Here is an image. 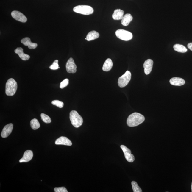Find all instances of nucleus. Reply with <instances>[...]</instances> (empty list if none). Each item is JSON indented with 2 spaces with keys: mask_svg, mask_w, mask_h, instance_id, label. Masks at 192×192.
<instances>
[{
  "mask_svg": "<svg viewBox=\"0 0 192 192\" xmlns=\"http://www.w3.org/2000/svg\"><path fill=\"white\" fill-rule=\"evenodd\" d=\"M57 145H64L71 146L72 145L71 141L66 137L61 136L57 139L55 142Z\"/></svg>",
  "mask_w": 192,
  "mask_h": 192,
  "instance_id": "f8f14e48",
  "label": "nucleus"
},
{
  "mask_svg": "<svg viewBox=\"0 0 192 192\" xmlns=\"http://www.w3.org/2000/svg\"><path fill=\"white\" fill-rule=\"evenodd\" d=\"M54 191L55 192H68V191L65 187H61L59 188H55Z\"/></svg>",
  "mask_w": 192,
  "mask_h": 192,
  "instance_id": "cd10ccee",
  "label": "nucleus"
},
{
  "mask_svg": "<svg viewBox=\"0 0 192 192\" xmlns=\"http://www.w3.org/2000/svg\"><path fill=\"white\" fill-rule=\"evenodd\" d=\"M41 119L43 122L46 123H50L51 122V120L50 117L46 114L42 113L41 115Z\"/></svg>",
  "mask_w": 192,
  "mask_h": 192,
  "instance_id": "b1692460",
  "label": "nucleus"
},
{
  "mask_svg": "<svg viewBox=\"0 0 192 192\" xmlns=\"http://www.w3.org/2000/svg\"><path fill=\"white\" fill-rule=\"evenodd\" d=\"M66 68L67 72L74 74L77 71V66L75 63L74 60L70 58L66 64Z\"/></svg>",
  "mask_w": 192,
  "mask_h": 192,
  "instance_id": "6e6552de",
  "label": "nucleus"
},
{
  "mask_svg": "<svg viewBox=\"0 0 192 192\" xmlns=\"http://www.w3.org/2000/svg\"><path fill=\"white\" fill-rule=\"evenodd\" d=\"M58 60H55L52 65L50 67V68L52 70H57L59 68V65L58 64Z\"/></svg>",
  "mask_w": 192,
  "mask_h": 192,
  "instance_id": "a878e982",
  "label": "nucleus"
},
{
  "mask_svg": "<svg viewBox=\"0 0 192 192\" xmlns=\"http://www.w3.org/2000/svg\"><path fill=\"white\" fill-rule=\"evenodd\" d=\"M13 127V125L12 124H9L5 126L4 127L1 132L2 138H5L8 137L11 133Z\"/></svg>",
  "mask_w": 192,
  "mask_h": 192,
  "instance_id": "9d476101",
  "label": "nucleus"
},
{
  "mask_svg": "<svg viewBox=\"0 0 192 192\" xmlns=\"http://www.w3.org/2000/svg\"><path fill=\"white\" fill-rule=\"evenodd\" d=\"M170 83L171 85L175 86H182L184 85L185 82L183 79L179 77H173L170 79Z\"/></svg>",
  "mask_w": 192,
  "mask_h": 192,
  "instance_id": "dca6fc26",
  "label": "nucleus"
},
{
  "mask_svg": "<svg viewBox=\"0 0 192 192\" xmlns=\"http://www.w3.org/2000/svg\"><path fill=\"white\" fill-rule=\"evenodd\" d=\"M21 42L24 45L28 46V48L30 49H36L38 46L37 43H32L30 38L28 37L23 38L21 40Z\"/></svg>",
  "mask_w": 192,
  "mask_h": 192,
  "instance_id": "ddd939ff",
  "label": "nucleus"
},
{
  "mask_svg": "<svg viewBox=\"0 0 192 192\" xmlns=\"http://www.w3.org/2000/svg\"><path fill=\"white\" fill-rule=\"evenodd\" d=\"M74 11L85 15H89L92 14L94 12V10L90 6L86 5H79L74 7Z\"/></svg>",
  "mask_w": 192,
  "mask_h": 192,
  "instance_id": "20e7f679",
  "label": "nucleus"
},
{
  "mask_svg": "<svg viewBox=\"0 0 192 192\" xmlns=\"http://www.w3.org/2000/svg\"><path fill=\"white\" fill-rule=\"evenodd\" d=\"M33 157V153L31 150H27L24 154L22 158L19 160V162H27L30 161Z\"/></svg>",
  "mask_w": 192,
  "mask_h": 192,
  "instance_id": "4468645a",
  "label": "nucleus"
},
{
  "mask_svg": "<svg viewBox=\"0 0 192 192\" xmlns=\"http://www.w3.org/2000/svg\"><path fill=\"white\" fill-rule=\"evenodd\" d=\"M174 49L175 51L180 53H185L187 52L188 50L185 46L182 45L176 44L173 46Z\"/></svg>",
  "mask_w": 192,
  "mask_h": 192,
  "instance_id": "412c9836",
  "label": "nucleus"
},
{
  "mask_svg": "<svg viewBox=\"0 0 192 192\" xmlns=\"http://www.w3.org/2000/svg\"><path fill=\"white\" fill-rule=\"evenodd\" d=\"M188 48H189L190 50H191L192 51V43H188Z\"/></svg>",
  "mask_w": 192,
  "mask_h": 192,
  "instance_id": "c85d7f7f",
  "label": "nucleus"
},
{
  "mask_svg": "<svg viewBox=\"0 0 192 192\" xmlns=\"http://www.w3.org/2000/svg\"><path fill=\"white\" fill-rule=\"evenodd\" d=\"M153 61L151 59H148L144 62L143 64L144 72L146 75L150 74L152 70Z\"/></svg>",
  "mask_w": 192,
  "mask_h": 192,
  "instance_id": "9b49d317",
  "label": "nucleus"
},
{
  "mask_svg": "<svg viewBox=\"0 0 192 192\" xmlns=\"http://www.w3.org/2000/svg\"><path fill=\"white\" fill-rule=\"evenodd\" d=\"M15 52L17 54L20 58L23 61H26L30 59V56L24 54L23 52V49L21 47H18L15 50Z\"/></svg>",
  "mask_w": 192,
  "mask_h": 192,
  "instance_id": "2eb2a0df",
  "label": "nucleus"
},
{
  "mask_svg": "<svg viewBox=\"0 0 192 192\" xmlns=\"http://www.w3.org/2000/svg\"><path fill=\"white\" fill-rule=\"evenodd\" d=\"M11 15L14 19L22 23H25L27 21V18L24 15L18 11H13L11 13Z\"/></svg>",
  "mask_w": 192,
  "mask_h": 192,
  "instance_id": "1a4fd4ad",
  "label": "nucleus"
},
{
  "mask_svg": "<svg viewBox=\"0 0 192 192\" xmlns=\"http://www.w3.org/2000/svg\"><path fill=\"white\" fill-rule=\"evenodd\" d=\"M69 118L71 123L75 127H79L83 124V118L76 111L73 110L71 111L69 114Z\"/></svg>",
  "mask_w": 192,
  "mask_h": 192,
  "instance_id": "7ed1b4c3",
  "label": "nucleus"
},
{
  "mask_svg": "<svg viewBox=\"0 0 192 192\" xmlns=\"http://www.w3.org/2000/svg\"><path fill=\"white\" fill-rule=\"evenodd\" d=\"M17 82L14 79L10 78L8 80L5 85V93L7 96H14L17 90Z\"/></svg>",
  "mask_w": 192,
  "mask_h": 192,
  "instance_id": "f03ea898",
  "label": "nucleus"
},
{
  "mask_svg": "<svg viewBox=\"0 0 192 192\" xmlns=\"http://www.w3.org/2000/svg\"><path fill=\"white\" fill-rule=\"evenodd\" d=\"M145 120L143 115L138 113H132L128 117L127 120V124L130 127H136L140 125Z\"/></svg>",
  "mask_w": 192,
  "mask_h": 192,
  "instance_id": "f257e3e1",
  "label": "nucleus"
},
{
  "mask_svg": "<svg viewBox=\"0 0 192 192\" xmlns=\"http://www.w3.org/2000/svg\"><path fill=\"white\" fill-rule=\"evenodd\" d=\"M99 34L96 31H92L90 32L87 36V40L88 41H92L97 39L99 37Z\"/></svg>",
  "mask_w": 192,
  "mask_h": 192,
  "instance_id": "aec40b11",
  "label": "nucleus"
},
{
  "mask_svg": "<svg viewBox=\"0 0 192 192\" xmlns=\"http://www.w3.org/2000/svg\"><path fill=\"white\" fill-rule=\"evenodd\" d=\"M191 191L192 192V184H191Z\"/></svg>",
  "mask_w": 192,
  "mask_h": 192,
  "instance_id": "c756f323",
  "label": "nucleus"
},
{
  "mask_svg": "<svg viewBox=\"0 0 192 192\" xmlns=\"http://www.w3.org/2000/svg\"><path fill=\"white\" fill-rule=\"evenodd\" d=\"M132 186L134 192H142V190L138 186V183L135 181H132L131 182Z\"/></svg>",
  "mask_w": 192,
  "mask_h": 192,
  "instance_id": "5701e85b",
  "label": "nucleus"
},
{
  "mask_svg": "<svg viewBox=\"0 0 192 192\" xmlns=\"http://www.w3.org/2000/svg\"><path fill=\"white\" fill-rule=\"evenodd\" d=\"M69 84V80L68 79L63 80L60 84V88L61 89H63L64 88L67 87Z\"/></svg>",
  "mask_w": 192,
  "mask_h": 192,
  "instance_id": "bb28decb",
  "label": "nucleus"
},
{
  "mask_svg": "<svg viewBox=\"0 0 192 192\" xmlns=\"http://www.w3.org/2000/svg\"><path fill=\"white\" fill-rule=\"evenodd\" d=\"M53 105H55L57 107L62 108L63 107L64 103L63 102L60 101L58 100H54L52 102Z\"/></svg>",
  "mask_w": 192,
  "mask_h": 192,
  "instance_id": "393cba45",
  "label": "nucleus"
},
{
  "mask_svg": "<svg viewBox=\"0 0 192 192\" xmlns=\"http://www.w3.org/2000/svg\"><path fill=\"white\" fill-rule=\"evenodd\" d=\"M120 147L125 155V158L128 162H133L135 160V157L132 154L131 152L129 149L124 145H121Z\"/></svg>",
  "mask_w": 192,
  "mask_h": 192,
  "instance_id": "0eeeda50",
  "label": "nucleus"
},
{
  "mask_svg": "<svg viewBox=\"0 0 192 192\" xmlns=\"http://www.w3.org/2000/svg\"><path fill=\"white\" fill-rule=\"evenodd\" d=\"M133 17L130 14H127L124 15L121 20L122 24L124 26H127L132 21Z\"/></svg>",
  "mask_w": 192,
  "mask_h": 192,
  "instance_id": "a211bd4d",
  "label": "nucleus"
},
{
  "mask_svg": "<svg viewBox=\"0 0 192 192\" xmlns=\"http://www.w3.org/2000/svg\"><path fill=\"white\" fill-rule=\"evenodd\" d=\"M115 34L117 37L123 41H129L133 38V35L131 32L123 29H118L115 32Z\"/></svg>",
  "mask_w": 192,
  "mask_h": 192,
  "instance_id": "39448f33",
  "label": "nucleus"
},
{
  "mask_svg": "<svg viewBox=\"0 0 192 192\" xmlns=\"http://www.w3.org/2000/svg\"><path fill=\"white\" fill-rule=\"evenodd\" d=\"M31 127L33 130H36L39 128L40 125L38 120L36 118H34L30 121Z\"/></svg>",
  "mask_w": 192,
  "mask_h": 192,
  "instance_id": "4be33fe9",
  "label": "nucleus"
},
{
  "mask_svg": "<svg viewBox=\"0 0 192 192\" xmlns=\"http://www.w3.org/2000/svg\"><path fill=\"white\" fill-rule=\"evenodd\" d=\"M124 12L120 9H116L114 10L112 15L113 19L115 20H122L124 16Z\"/></svg>",
  "mask_w": 192,
  "mask_h": 192,
  "instance_id": "f3484780",
  "label": "nucleus"
},
{
  "mask_svg": "<svg viewBox=\"0 0 192 192\" xmlns=\"http://www.w3.org/2000/svg\"><path fill=\"white\" fill-rule=\"evenodd\" d=\"M113 66V63L112 60L110 58H107L104 63L102 70L105 72H108L111 70Z\"/></svg>",
  "mask_w": 192,
  "mask_h": 192,
  "instance_id": "6ab92c4d",
  "label": "nucleus"
},
{
  "mask_svg": "<svg viewBox=\"0 0 192 192\" xmlns=\"http://www.w3.org/2000/svg\"><path fill=\"white\" fill-rule=\"evenodd\" d=\"M131 73L127 71L125 74L121 76L118 78V84L120 88H123L127 86L131 80Z\"/></svg>",
  "mask_w": 192,
  "mask_h": 192,
  "instance_id": "423d86ee",
  "label": "nucleus"
}]
</instances>
